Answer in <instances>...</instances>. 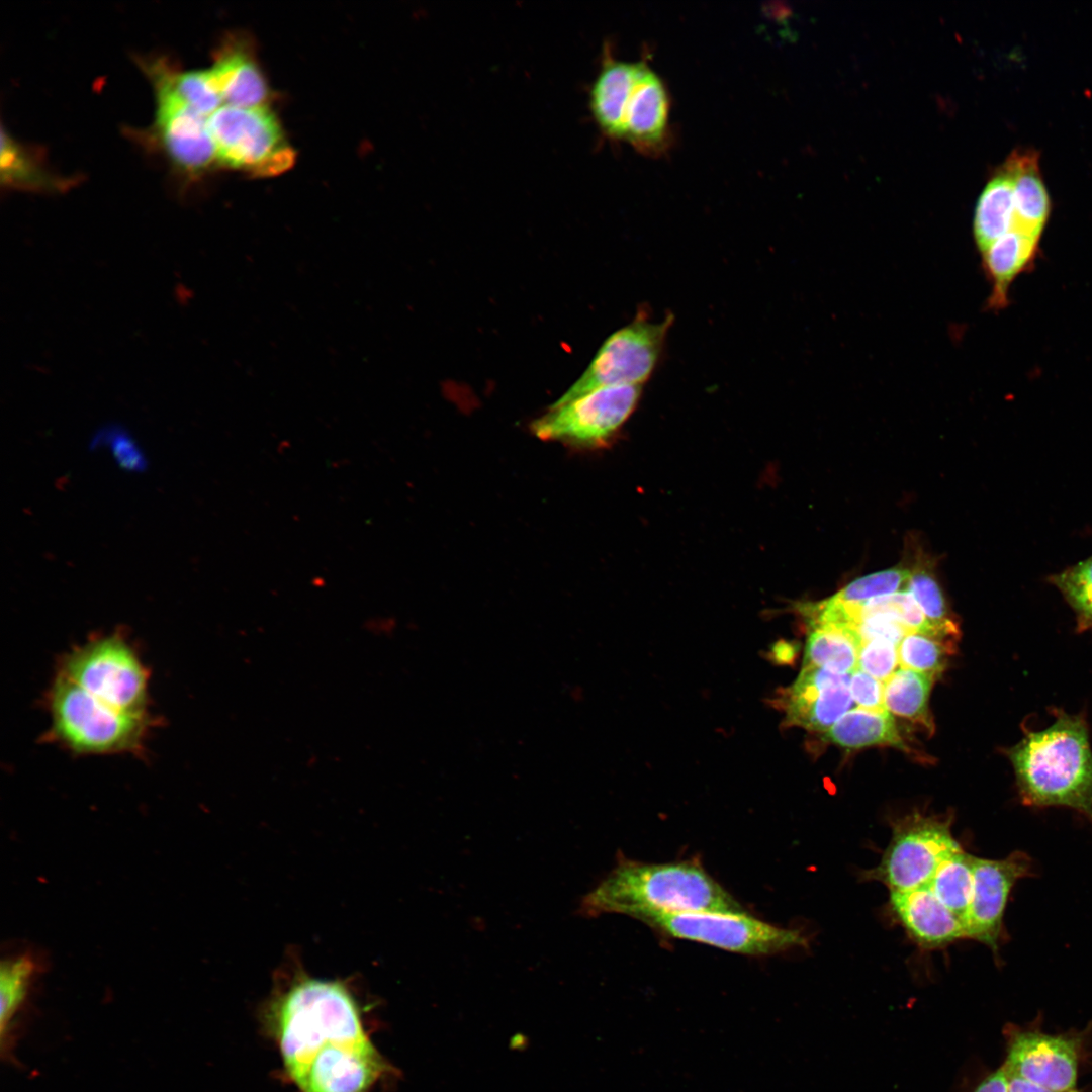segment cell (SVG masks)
Instances as JSON below:
<instances>
[{"instance_id":"6da1fadb","label":"cell","mask_w":1092,"mask_h":1092,"mask_svg":"<svg viewBox=\"0 0 1092 1092\" xmlns=\"http://www.w3.org/2000/svg\"><path fill=\"white\" fill-rule=\"evenodd\" d=\"M265 1011L285 1074L300 1092H368L393 1071L366 1034L359 1004L341 981L296 972Z\"/></svg>"},{"instance_id":"7a4b0ae2","label":"cell","mask_w":1092,"mask_h":1092,"mask_svg":"<svg viewBox=\"0 0 1092 1092\" xmlns=\"http://www.w3.org/2000/svg\"><path fill=\"white\" fill-rule=\"evenodd\" d=\"M745 912L696 860L647 863L618 858L617 864L578 902L584 918L622 914L638 920L665 913Z\"/></svg>"},{"instance_id":"3957f363","label":"cell","mask_w":1092,"mask_h":1092,"mask_svg":"<svg viewBox=\"0 0 1092 1092\" xmlns=\"http://www.w3.org/2000/svg\"><path fill=\"white\" fill-rule=\"evenodd\" d=\"M1054 722L1005 750L1020 801L1029 807L1064 806L1092 816V749L1086 714L1052 708Z\"/></svg>"},{"instance_id":"277c9868","label":"cell","mask_w":1092,"mask_h":1092,"mask_svg":"<svg viewBox=\"0 0 1092 1092\" xmlns=\"http://www.w3.org/2000/svg\"><path fill=\"white\" fill-rule=\"evenodd\" d=\"M47 704L51 719L47 737L77 754L136 753L152 726L150 716L112 709L59 673Z\"/></svg>"},{"instance_id":"5b68a950","label":"cell","mask_w":1092,"mask_h":1092,"mask_svg":"<svg viewBox=\"0 0 1092 1092\" xmlns=\"http://www.w3.org/2000/svg\"><path fill=\"white\" fill-rule=\"evenodd\" d=\"M57 673L112 709L149 716V671L120 631L73 647L63 656Z\"/></svg>"},{"instance_id":"8992f818","label":"cell","mask_w":1092,"mask_h":1092,"mask_svg":"<svg viewBox=\"0 0 1092 1092\" xmlns=\"http://www.w3.org/2000/svg\"><path fill=\"white\" fill-rule=\"evenodd\" d=\"M892 836L880 862L862 872L861 880L884 884L890 893L925 886L950 853L962 849L951 833V818L917 811L892 821Z\"/></svg>"},{"instance_id":"52a82bcc","label":"cell","mask_w":1092,"mask_h":1092,"mask_svg":"<svg viewBox=\"0 0 1092 1092\" xmlns=\"http://www.w3.org/2000/svg\"><path fill=\"white\" fill-rule=\"evenodd\" d=\"M640 921L671 938L746 956H771L807 946L799 930L772 925L746 912L665 913Z\"/></svg>"},{"instance_id":"ba28073f","label":"cell","mask_w":1092,"mask_h":1092,"mask_svg":"<svg viewBox=\"0 0 1092 1092\" xmlns=\"http://www.w3.org/2000/svg\"><path fill=\"white\" fill-rule=\"evenodd\" d=\"M218 163L253 176H275L295 159L279 121L267 106L222 105L208 117Z\"/></svg>"},{"instance_id":"9c48e42d","label":"cell","mask_w":1092,"mask_h":1092,"mask_svg":"<svg viewBox=\"0 0 1092 1092\" xmlns=\"http://www.w3.org/2000/svg\"><path fill=\"white\" fill-rule=\"evenodd\" d=\"M671 324L672 315L653 322L638 313L606 339L581 376L552 405L603 387L642 386L654 371Z\"/></svg>"},{"instance_id":"30bf717a","label":"cell","mask_w":1092,"mask_h":1092,"mask_svg":"<svg viewBox=\"0 0 1092 1092\" xmlns=\"http://www.w3.org/2000/svg\"><path fill=\"white\" fill-rule=\"evenodd\" d=\"M641 385L603 387L566 403L551 405L530 426L543 441H556L575 448H594L607 443L634 412L641 397Z\"/></svg>"},{"instance_id":"8fae6325","label":"cell","mask_w":1092,"mask_h":1092,"mask_svg":"<svg viewBox=\"0 0 1092 1092\" xmlns=\"http://www.w3.org/2000/svg\"><path fill=\"white\" fill-rule=\"evenodd\" d=\"M1030 857L1014 851L1003 859L975 856L973 896L966 919L967 938L994 951L1004 938L1003 917L1015 883L1033 873Z\"/></svg>"},{"instance_id":"7c38bea8","label":"cell","mask_w":1092,"mask_h":1092,"mask_svg":"<svg viewBox=\"0 0 1092 1092\" xmlns=\"http://www.w3.org/2000/svg\"><path fill=\"white\" fill-rule=\"evenodd\" d=\"M850 674L802 667L797 679L780 697L786 723L812 731H828L853 704Z\"/></svg>"},{"instance_id":"4fadbf2b","label":"cell","mask_w":1092,"mask_h":1092,"mask_svg":"<svg viewBox=\"0 0 1092 1092\" xmlns=\"http://www.w3.org/2000/svg\"><path fill=\"white\" fill-rule=\"evenodd\" d=\"M1002 1068L1007 1075L1056 1092H1077L1076 1046L1062 1036L1035 1032L1016 1034Z\"/></svg>"},{"instance_id":"5bb4252c","label":"cell","mask_w":1092,"mask_h":1092,"mask_svg":"<svg viewBox=\"0 0 1092 1092\" xmlns=\"http://www.w3.org/2000/svg\"><path fill=\"white\" fill-rule=\"evenodd\" d=\"M155 129L170 160L187 173L196 174L218 163L208 117L169 93H156Z\"/></svg>"},{"instance_id":"9a60e30c","label":"cell","mask_w":1092,"mask_h":1092,"mask_svg":"<svg viewBox=\"0 0 1092 1092\" xmlns=\"http://www.w3.org/2000/svg\"><path fill=\"white\" fill-rule=\"evenodd\" d=\"M890 910L908 936L923 949H937L967 938L964 922L934 895L928 885L890 893Z\"/></svg>"},{"instance_id":"2e32d148","label":"cell","mask_w":1092,"mask_h":1092,"mask_svg":"<svg viewBox=\"0 0 1092 1092\" xmlns=\"http://www.w3.org/2000/svg\"><path fill=\"white\" fill-rule=\"evenodd\" d=\"M668 111L669 99L662 79L641 62L626 110L623 139L641 152L662 151L667 140Z\"/></svg>"},{"instance_id":"e0dca14e","label":"cell","mask_w":1092,"mask_h":1092,"mask_svg":"<svg viewBox=\"0 0 1092 1092\" xmlns=\"http://www.w3.org/2000/svg\"><path fill=\"white\" fill-rule=\"evenodd\" d=\"M641 62L614 58L605 49L601 69L589 91V107L599 128L608 138L623 139L627 106Z\"/></svg>"},{"instance_id":"ac0fdd59","label":"cell","mask_w":1092,"mask_h":1092,"mask_svg":"<svg viewBox=\"0 0 1092 1092\" xmlns=\"http://www.w3.org/2000/svg\"><path fill=\"white\" fill-rule=\"evenodd\" d=\"M223 105L242 108L266 106L269 89L249 50L232 41L222 47L208 69Z\"/></svg>"},{"instance_id":"d6986e66","label":"cell","mask_w":1092,"mask_h":1092,"mask_svg":"<svg viewBox=\"0 0 1092 1092\" xmlns=\"http://www.w3.org/2000/svg\"><path fill=\"white\" fill-rule=\"evenodd\" d=\"M1003 168L1013 180V231L1039 240L1051 211V201L1042 182L1038 155L1031 150L1012 153Z\"/></svg>"},{"instance_id":"ffe728a7","label":"cell","mask_w":1092,"mask_h":1092,"mask_svg":"<svg viewBox=\"0 0 1092 1092\" xmlns=\"http://www.w3.org/2000/svg\"><path fill=\"white\" fill-rule=\"evenodd\" d=\"M1039 240L1011 231L983 253V266L992 284L989 307L1000 309L1008 302V290L1013 280L1035 259Z\"/></svg>"},{"instance_id":"44dd1931","label":"cell","mask_w":1092,"mask_h":1092,"mask_svg":"<svg viewBox=\"0 0 1092 1092\" xmlns=\"http://www.w3.org/2000/svg\"><path fill=\"white\" fill-rule=\"evenodd\" d=\"M1013 180L1002 170L982 191L976 205L973 232L977 247L983 253L992 243L1013 231Z\"/></svg>"},{"instance_id":"7402d4cb","label":"cell","mask_w":1092,"mask_h":1092,"mask_svg":"<svg viewBox=\"0 0 1092 1092\" xmlns=\"http://www.w3.org/2000/svg\"><path fill=\"white\" fill-rule=\"evenodd\" d=\"M803 667H821L841 674L857 666L861 641L850 629L829 623H809Z\"/></svg>"},{"instance_id":"603a6c76","label":"cell","mask_w":1092,"mask_h":1092,"mask_svg":"<svg viewBox=\"0 0 1092 1092\" xmlns=\"http://www.w3.org/2000/svg\"><path fill=\"white\" fill-rule=\"evenodd\" d=\"M825 739L845 748L887 745L907 749L888 711L862 708L847 711L826 732Z\"/></svg>"},{"instance_id":"cb8c5ba5","label":"cell","mask_w":1092,"mask_h":1092,"mask_svg":"<svg viewBox=\"0 0 1092 1092\" xmlns=\"http://www.w3.org/2000/svg\"><path fill=\"white\" fill-rule=\"evenodd\" d=\"M156 92H167L209 117L223 105L207 70L180 72L162 60L145 63Z\"/></svg>"},{"instance_id":"d4e9b609","label":"cell","mask_w":1092,"mask_h":1092,"mask_svg":"<svg viewBox=\"0 0 1092 1092\" xmlns=\"http://www.w3.org/2000/svg\"><path fill=\"white\" fill-rule=\"evenodd\" d=\"M934 678L907 668L896 670L884 685V704L890 714L934 729L929 711V694Z\"/></svg>"},{"instance_id":"484cf974","label":"cell","mask_w":1092,"mask_h":1092,"mask_svg":"<svg viewBox=\"0 0 1092 1092\" xmlns=\"http://www.w3.org/2000/svg\"><path fill=\"white\" fill-rule=\"evenodd\" d=\"M975 856L963 848L947 855L927 884L939 901L966 926L973 896Z\"/></svg>"},{"instance_id":"4316f807","label":"cell","mask_w":1092,"mask_h":1092,"mask_svg":"<svg viewBox=\"0 0 1092 1092\" xmlns=\"http://www.w3.org/2000/svg\"><path fill=\"white\" fill-rule=\"evenodd\" d=\"M1 181L10 187L50 191L65 186V182L52 175L40 159L24 146L15 142L2 130L1 134Z\"/></svg>"},{"instance_id":"83f0119b","label":"cell","mask_w":1092,"mask_h":1092,"mask_svg":"<svg viewBox=\"0 0 1092 1092\" xmlns=\"http://www.w3.org/2000/svg\"><path fill=\"white\" fill-rule=\"evenodd\" d=\"M906 589L913 596L938 637L956 641L959 639V624L930 566L920 564L911 568Z\"/></svg>"},{"instance_id":"f1b7e54d","label":"cell","mask_w":1092,"mask_h":1092,"mask_svg":"<svg viewBox=\"0 0 1092 1092\" xmlns=\"http://www.w3.org/2000/svg\"><path fill=\"white\" fill-rule=\"evenodd\" d=\"M956 640L923 633H908L898 645L902 668L938 677L946 668L948 657L954 653Z\"/></svg>"},{"instance_id":"f546056e","label":"cell","mask_w":1092,"mask_h":1092,"mask_svg":"<svg viewBox=\"0 0 1092 1092\" xmlns=\"http://www.w3.org/2000/svg\"><path fill=\"white\" fill-rule=\"evenodd\" d=\"M40 961L30 951L14 954L1 963V1035L5 1036L17 1009L24 1001L29 986L40 971Z\"/></svg>"},{"instance_id":"4dcf8cb0","label":"cell","mask_w":1092,"mask_h":1092,"mask_svg":"<svg viewBox=\"0 0 1092 1092\" xmlns=\"http://www.w3.org/2000/svg\"><path fill=\"white\" fill-rule=\"evenodd\" d=\"M1071 607L1076 631L1092 630V556L1046 578Z\"/></svg>"},{"instance_id":"1f68e13d","label":"cell","mask_w":1092,"mask_h":1092,"mask_svg":"<svg viewBox=\"0 0 1092 1092\" xmlns=\"http://www.w3.org/2000/svg\"><path fill=\"white\" fill-rule=\"evenodd\" d=\"M910 573L911 569L898 566L871 573L851 581L830 600L851 605L892 595L907 586Z\"/></svg>"},{"instance_id":"d6a6232c","label":"cell","mask_w":1092,"mask_h":1092,"mask_svg":"<svg viewBox=\"0 0 1092 1092\" xmlns=\"http://www.w3.org/2000/svg\"><path fill=\"white\" fill-rule=\"evenodd\" d=\"M898 663V645L883 639L861 643L857 658L858 669L876 679L886 682L896 671Z\"/></svg>"},{"instance_id":"836d02e7","label":"cell","mask_w":1092,"mask_h":1092,"mask_svg":"<svg viewBox=\"0 0 1092 1092\" xmlns=\"http://www.w3.org/2000/svg\"><path fill=\"white\" fill-rule=\"evenodd\" d=\"M849 690L853 702L859 708L873 711H887L884 704V685L860 669L850 674Z\"/></svg>"},{"instance_id":"e575fe53","label":"cell","mask_w":1092,"mask_h":1092,"mask_svg":"<svg viewBox=\"0 0 1092 1092\" xmlns=\"http://www.w3.org/2000/svg\"><path fill=\"white\" fill-rule=\"evenodd\" d=\"M104 434L109 438L114 456L122 468L139 470L145 467L141 453L125 432L110 429L104 431Z\"/></svg>"},{"instance_id":"d590c367","label":"cell","mask_w":1092,"mask_h":1092,"mask_svg":"<svg viewBox=\"0 0 1092 1092\" xmlns=\"http://www.w3.org/2000/svg\"><path fill=\"white\" fill-rule=\"evenodd\" d=\"M974 1092H1008V1079L1004 1069L1001 1067L984 1079Z\"/></svg>"},{"instance_id":"8d00e7d4","label":"cell","mask_w":1092,"mask_h":1092,"mask_svg":"<svg viewBox=\"0 0 1092 1092\" xmlns=\"http://www.w3.org/2000/svg\"><path fill=\"white\" fill-rule=\"evenodd\" d=\"M798 652L797 646L794 642L778 641L771 648L770 657L772 660L780 664L791 663L796 657Z\"/></svg>"},{"instance_id":"74e56055","label":"cell","mask_w":1092,"mask_h":1092,"mask_svg":"<svg viewBox=\"0 0 1092 1092\" xmlns=\"http://www.w3.org/2000/svg\"><path fill=\"white\" fill-rule=\"evenodd\" d=\"M1007 1079L1008 1092H1056L1014 1075H1007Z\"/></svg>"},{"instance_id":"f35d334b","label":"cell","mask_w":1092,"mask_h":1092,"mask_svg":"<svg viewBox=\"0 0 1092 1092\" xmlns=\"http://www.w3.org/2000/svg\"><path fill=\"white\" fill-rule=\"evenodd\" d=\"M1091 818H1092V816H1091Z\"/></svg>"}]
</instances>
